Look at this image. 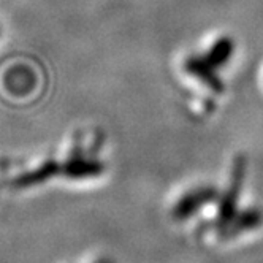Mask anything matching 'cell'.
<instances>
[{
    "label": "cell",
    "instance_id": "8992f818",
    "mask_svg": "<svg viewBox=\"0 0 263 263\" xmlns=\"http://www.w3.org/2000/svg\"><path fill=\"white\" fill-rule=\"evenodd\" d=\"M96 263H112L111 260H108V258H100V260H97Z\"/></svg>",
    "mask_w": 263,
    "mask_h": 263
},
{
    "label": "cell",
    "instance_id": "6da1fadb",
    "mask_svg": "<svg viewBox=\"0 0 263 263\" xmlns=\"http://www.w3.org/2000/svg\"><path fill=\"white\" fill-rule=\"evenodd\" d=\"M184 71L192 77L195 81L211 89L216 93L225 90V84L220 78V71L204 58L203 52H192L184 61Z\"/></svg>",
    "mask_w": 263,
    "mask_h": 263
},
{
    "label": "cell",
    "instance_id": "3957f363",
    "mask_svg": "<svg viewBox=\"0 0 263 263\" xmlns=\"http://www.w3.org/2000/svg\"><path fill=\"white\" fill-rule=\"evenodd\" d=\"M242 178H244V160L241 157H238V159H235L230 185H229L227 192L223 194L222 206H220L219 216H217V222H219V225L222 229L227 227V225L230 223V220L235 217V208H236V203H238V198H239Z\"/></svg>",
    "mask_w": 263,
    "mask_h": 263
},
{
    "label": "cell",
    "instance_id": "7a4b0ae2",
    "mask_svg": "<svg viewBox=\"0 0 263 263\" xmlns=\"http://www.w3.org/2000/svg\"><path fill=\"white\" fill-rule=\"evenodd\" d=\"M217 198V191L211 185H200L184 194L172 210V217L175 220H185L194 216L204 204L213 203Z\"/></svg>",
    "mask_w": 263,
    "mask_h": 263
},
{
    "label": "cell",
    "instance_id": "277c9868",
    "mask_svg": "<svg viewBox=\"0 0 263 263\" xmlns=\"http://www.w3.org/2000/svg\"><path fill=\"white\" fill-rule=\"evenodd\" d=\"M201 52L204 54V58L220 71L232 62L233 55L236 52V43L232 36L222 35L213 43H210V46Z\"/></svg>",
    "mask_w": 263,
    "mask_h": 263
},
{
    "label": "cell",
    "instance_id": "5b68a950",
    "mask_svg": "<svg viewBox=\"0 0 263 263\" xmlns=\"http://www.w3.org/2000/svg\"><path fill=\"white\" fill-rule=\"evenodd\" d=\"M263 222V214L257 210H246L236 213L230 223L225 227V238H235L241 233L258 229Z\"/></svg>",
    "mask_w": 263,
    "mask_h": 263
}]
</instances>
